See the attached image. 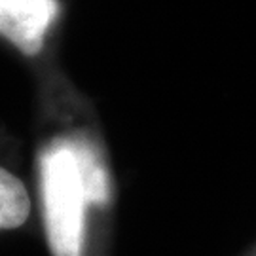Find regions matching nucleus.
Returning a JSON list of instances; mask_svg holds the SVG:
<instances>
[{
  "label": "nucleus",
  "mask_w": 256,
  "mask_h": 256,
  "mask_svg": "<svg viewBox=\"0 0 256 256\" xmlns=\"http://www.w3.org/2000/svg\"><path fill=\"white\" fill-rule=\"evenodd\" d=\"M48 245L54 256H82L86 207L108 198L106 178L88 148L55 138L40 154Z\"/></svg>",
  "instance_id": "f257e3e1"
},
{
  "label": "nucleus",
  "mask_w": 256,
  "mask_h": 256,
  "mask_svg": "<svg viewBox=\"0 0 256 256\" xmlns=\"http://www.w3.org/2000/svg\"><path fill=\"white\" fill-rule=\"evenodd\" d=\"M55 16V0H0V36L21 54L36 55Z\"/></svg>",
  "instance_id": "f03ea898"
},
{
  "label": "nucleus",
  "mask_w": 256,
  "mask_h": 256,
  "mask_svg": "<svg viewBox=\"0 0 256 256\" xmlns=\"http://www.w3.org/2000/svg\"><path fill=\"white\" fill-rule=\"evenodd\" d=\"M28 214L30 198L25 184L16 174L0 167V232L23 226Z\"/></svg>",
  "instance_id": "7ed1b4c3"
}]
</instances>
